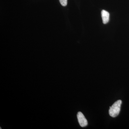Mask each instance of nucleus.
Returning a JSON list of instances; mask_svg holds the SVG:
<instances>
[{"mask_svg":"<svg viewBox=\"0 0 129 129\" xmlns=\"http://www.w3.org/2000/svg\"><path fill=\"white\" fill-rule=\"evenodd\" d=\"M101 16L103 23L104 24L107 23L109 19V13L105 10H102L101 12Z\"/></svg>","mask_w":129,"mask_h":129,"instance_id":"nucleus-3","label":"nucleus"},{"mask_svg":"<svg viewBox=\"0 0 129 129\" xmlns=\"http://www.w3.org/2000/svg\"><path fill=\"white\" fill-rule=\"evenodd\" d=\"M77 118L79 124L81 127H85L88 125V121L81 112H79L77 114Z\"/></svg>","mask_w":129,"mask_h":129,"instance_id":"nucleus-2","label":"nucleus"},{"mask_svg":"<svg viewBox=\"0 0 129 129\" xmlns=\"http://www.w3.org/2000/svg\"><path fill=\"white\" fill-rule=\"evenodd\" d=\"M60 4L63 7L66 6L68 4V0H59Z\"/></svg>","mask_w":129,"mask_h":129,"instance_id":"nucleus-4","label":"nucleus"},{"mask_svg":"<svg viewBox=\"0 0 129 129\" xmlns=\"http://www.w3.org/2000/svg\"><path fill=\"white\" fill-rule=\"evenodd\" d=\"M122 103V101L119 100L115 102L112 106L110 107L109 113V115L111 117H115L119 115L120 112V107Z\"/></svg>","mask_w":129,"mask_h":129,"instance_id":"nucleus-1","label":"nucleus"}]
</instances>
